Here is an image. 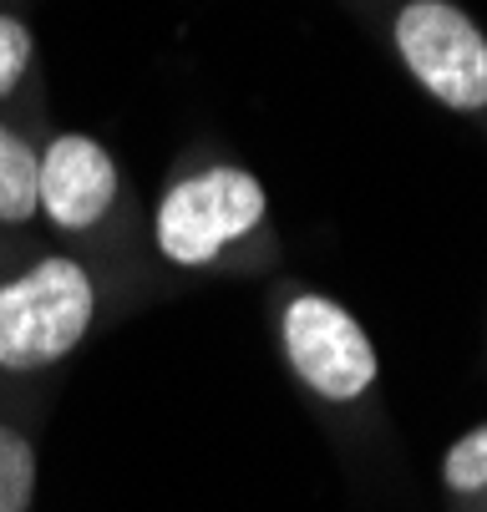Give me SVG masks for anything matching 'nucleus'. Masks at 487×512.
<instances>
[{"label":"nucleus","instance_id":"nucleus-1","mask_svg":"<svg viewBox=\"0 0 487 512\" xmlns=\"http://www.w3.org/2000/svg\"><path fill=\"white\" fill-rule=\"evenodd\" d=\"M97 325V279L72 254L31 259L0 279V371L36 376L72 355Z\"/></svg>","mask_w":487,"mask_h":512},{"label":"nucleus","instance_id":"nucleus-2","mask_svg":"<svg viewBox=\"0 0 487 512\" xmlns=\"http://www.w3.org/2000/svg\"><path fill=\"white\" fill-rule=\"evenodd\" d=\"M269 213V193L249 168H198L178 178L153 208V244L178 269H208Z\"/></svg>","mask_w":487,"mask_h":512},{"label":"nucleus","instance_id":"nucleus-8","mask_svg":"<svg viewBox=\"0 0 487 512\" xmlns=\"http://www.w3.org/2000/svg\"><path fill=\"white\" fill-rule=\"evenodd\" d=\"M442 487L452 497H477L487 492V421L462 431L457 442L442 452Z\"/></svg>","mask_w":487,"mask_h":512},{"label":"nucleus","instance_id":"nucleus-3","mask_svg":"<svg viewBox=\"0 0 487 512\" xmlns=\"http://www.w3.org/2000/svg\"><path fill=\"white\" fill-rule=\"evenodd\" d=\"M280 350L285 365L330 406H351L361 401L376 376H381V355L371 345V330L330 295H295L280 315Z\"/></svg>","mask_w":487,"mask_h":512},{"label":"nucleus","instance_id":"nucleus-4","mask_svg":"<svg viewBox=\"0 0 487 512\" xmlns=\"http://www.w3.org/2000/svg\"><path fill=\"white\" fill-rule=\"evenodd\" d=\"M396 56L447 112L487 107V36L452 0H406L396 11Z\"/></svg>","mask_w":487,"mask_h":512},{"label":"nucleus","instance_id":"nucleus-7","mask_svg":"<svg viewBox=\"0 0 487 512\" xmlns=\"http://www.w3.org/2000/svg\"><path fill=\"white\" fill-rule=\"evenodd\" d=\"M36 447L31 436L16 431L11 421H0V512H31L36 502Z\"/></svg>","mask_w":487,"mask_h":512},{"label":"nucleus","instance_id":"nucleus-5","mask_svg":"<svg viewBox=\"0 0 487 512\" xmlns=\"http://www.w3.org/2000/svg\"><path fill=\"white\" fill-rule=\"evenodd\" d=\"M122 193V173L112 153L87 132H56L36 173V213L56 234H87L112 213Z\"/></svg>","mask_w":487,"mask_h":512},{"label":"nucleus","instance_id":"nucleus-6","mask_svg":"<svg viewBox=\"0 0 487 512\" xmlns=\"http://www.w3.org/2000/svg\"><path fill=\"white\" fill-rule=\"evenodd\" d=\"M36 173H41V153L31 142L0 122V224L21 229L36 218Z\"/></svg>","mask_w":487,"mask_h":512},{"label":"nucleus","instance_id":"nucleus-9","mask_svg":"<svg viewBox=\"0 0 487 512\" xmlns=\"http://www.w3.org/2000/svg\"><path fill=\"white\" fill-rule=\"evenodd\" d=\"M31 56H36V36L21 16H6L0 11V97H11L26 71H31Z\"/></svg>","mask_w":487,"mask_h":512}]
</instances>
